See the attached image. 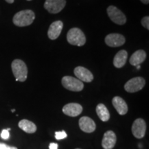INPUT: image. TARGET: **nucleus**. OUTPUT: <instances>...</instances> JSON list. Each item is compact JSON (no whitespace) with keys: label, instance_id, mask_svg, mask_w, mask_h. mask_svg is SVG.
<instances>
[{"label":"nucleus","instance_id":"14","mask_svg":"<svg viewBox=\"0 0 149 149\" xmlns=\"http://www.w3.org/2000/svg\"><path fill=\"white\" fill-rule=\"evenodd\" d=\"M63 29V22L61 21H56L53 22L50 26L48 31V36L52 40L58 38Z\"/></svg>","mask_w":149,"mask_h":149},{"label":"nucleus","instance_id":"6","mask_svg":"<svg viewBox=\"0 0 149 149\" xmlns=\"http://www.w3.org/2000/svg\"><path fill=\"white\" fill-rule=\"evenodd\" d=\"M146 84L145 79L141 77H136L128 80L124 85V89L128 93H135L144 88Z\"/></svg>","mask_w":149,"mask_h":149},{"label":"nucleus","instance_id":"22","mask_svg":"<svg viewBox=\"0 0 149 149\" xmlns=\"http://www.w3.org/2000/svg\"><path fill=\"white\" fill-rule=\"evenodd\" d=\"M0 136H1V137L3 139L7 140V139H8L9 137H10V133H9V131L7 129H3L2 130V131H1Z\"/></svg>","mask_w":149,"mask_h":149},{"label":"nucleus","instance_id":"24","mask_svg":"<svg viewBox=\"0 0 149 149\" xmlns=\"http://www.w3.org/2000/svg\"><path fill=\"white\" fill-rule=\"evenodd\" d=\"M58 148V144L57 143H51L49 144V149H57Z\"/></svg>","mask_w":149,"mask_h":149},{"label":"nucleus","instance_id":"19","mask_svg":"<svg viewBox=\"0 0 149 149\" xmlns=\"http://www.w3.org/2000/svg\"><path fill=\"white\" fill-rule=\"evenodd\" d=\"M96 112L98 117L102 122H107L110 119L109 111L104 104H98L96 107Z\"/></svg>","mask_w":149,"mask_h":149},{"label":"nucleus","instance_id":"10","mask_svg":"<svg viewBox=\"0 0 149 149\" xmlns=\"http://www.w3.org/2000/svg\"><path fill=\"white\" fill-rule=\"evenodd\" d=\"M74 73L77 79L81 81L91 82L93 80V75L90 70L82 66H77L74 68Z\"/></svg>","mask_w":149,"mask_h":149},{"label":"nucleus","instance_id":"23","mask_svg":"<svg viewBox=\"0 0 149 149\" xmlns=\"http://www.w3.org/2000/svg\"><path fill=\"white\" fill-rule=\"evenodd\" d=\"M0 149H18V148L15 146H8V145L3 144V143H0Z\"/></svg>","mask_w":149,"mask_h":149},{"label":"nucleus","instance_id":"12","mask_svg":"<svg viewBox=\"0 0 149 149\" xmlns=\"http://www.w3.org/2000/svg\"><path fill=\"white\" fill-rule=\"evenodd\" d=\"M117 137L112 130H108L104 135L102 141V146L104 149H112L116 144Z\"/></svg>","mask_w":149,"mask_h":149},{"label":"nucleus","instance_id":"5","mask_svg":"<svg viewBox=\"0 0 149 149\" xmlns=\"http://www.w3.org/2000/svg\"><path fill=\"white\" fill-rule=\"evenodd\" d=\"M107 13L111 21L118 25H123L126 22L125 15L114 6H110L108 7Z\"/></svg>","mask_w":149,"mask_h":149},{"label":"nucleus","instance_id":"26","mask_svg":"<svg viewBox=\"0 0 149 149\" xmlns=\"http://www.w3.org/2000/svg\"><path fill=\"white\" fill-rule=\"evenodd\" d=\"M5 1L8 3H13L14 2V0H5Z\"/></svg>","mask_w":149,"mask_h":149},{"label":"nucleus","instance_id":"25","mask_svg":"<svg viewBox=\"0 0 149 149\" xmlns=\"http://www.w3.org/2000/svg\"><path fill=\"white\" fill-rule=\"evenodd\" d=\"M140 1L144 4H148L149 3V0H140Z\"/></svg>","mask_w":149,"mask_h":149},{"label":"nucleus","instance_id":"29","mask_svg":"<svg viewBox=\"0 0 149 149\" xmlns=\"http://www.w3.org/2000/svg\"><path fill=\"white\" fill-rule=\"evenodd\" d=\"M27 1H31V0H27Z\"/></svg>","mask_w":149,"mask_h":149},{"label":"nucleus","instance_id":"11","mask_svg":"<svg viewBox=\"0 0 149 149\" xmlns=\"http://www.w3.org/2000/svg\"><path fill=\"white\" fill-rule=\"evenodd\" d=\"M82 111V107L77 103L67 104L62 109L63 113L70 117H77L81 114Z\"/></svg>","mask_w":149,"mask_h":149},{"label":"nucleus","instance_id":"3","mask_svg":"<svg viewBox=\"0 0 149 149\" xmlns=\"http://www.w3.org/2000/svg\"><path fill=\"white\" fill-rule=\"evenodd\" d=\"M67 41L70 44L81 46L86 44V36L82 31L78 28H72L67 33Z\"/></svg>","mask_w":149,"mask_h":149},{"label":"nucleus","instance_id":"28","mask_svg":"<svg viewBox=\"0 0 149 149\" xmlns=\"http://www.w3.org/2000/svg\"><path fill=\"white\" fill-rule=\"evenodd\" d=\"M15 111V109H12V110H11V112H12V113H14Z\"/></svg>","mask_w":149,"mask_h":149},{"label":"nucleus","instance_id":"7","mask_svg":"<svg viewBox=\"0 0 149 149\" xmlns=\"http://www.w3.org/2000/svg\"><path fill=\"white\" fill-rule=\"evenodd\" d=\"M66 3V0H46L44 7L50 13L56 14L64 9Z\"/></svg>","mask_w":149,"mask_h":149},{"label":"nucleus","instance_id":"18","mask_svg":"<svg viewBox=\"0 0 149 149\" xmlns=\"http://www.w3.org/2000/svg\"><path fill=\"white\" fill-rule=\"evenodd\" d=\"M19 127L27 133H34L37 130V126L34 123L28 120H22L18 124Z\"/></svg>","mask_w":149,"mask_h":149},{"label":"nucleus","instance_id":"1","mask_svg":"<svg viewBox=\"0 0 149 149\" xmlns=\"http://www.w3.org/2000/svg\"><path fill=\"white\" fill-rule=\"evenodd\" d=\"M35 19V13L31 10H24L17 13L13 19L15 25L19 27L28 26L33 24Z\"/></svg>","mask_w":149,"mask_h":149},{"label":"nucleus","instance_id":"4","mask_svg":"<svg viewBox=\"0 0 149 149\" xmlns=\"http://www.w3.org/2000/svg\"><path fill=\"white\" fill-rule=\"evenodd\" d=\"M61 84L65 88L68 90L79 92L83 90L84 84L77 78L71 76H65L61 79Z\"/></svg>","mask_w":149,"mask_h":149},{"label":"nucleus","instance_id":"9","mask_svg":"<svg viewBox=\"0 0 149 149\" xmlns=\"http://www.w3.org/2000/svg\"><path fill=\"white\" fill-rule=\"evenodd\" d=\"M125 41V37L118 33H111L105 38L106 44L110 47H119L124 45Z\"/></svg>","mask_w":149,"mask_h":149},{"label":"nucleus","instance_id":"17","mask_svg":"<svg viewBox=\"0 0 149 149\" xmlns=\"http://www.w3.org/2000/svg\"><path fill=\"white\" fill-rule=\"evenodd\" d=\"M128 58V53L125 50H121L115 55L113 59V64L117 68H122L126 64Z\"/></svg>","mask_w":149,"mask_h":149},{"label":"nucleus","instance_id":"30","mask_svg":"<svg viewBox=\"0 0 149 149\" xmlns=\"http://www.w3.org/2000/svg\"><path fill=\"white\" fill-rule=\"evenodd\" d=\"M76 149H80V148H76Z\"/></svg>","mask_w":149,"mask_h":149},{"label":"nucleus","instance_id":"8","mask_svg":"<svg viewBox=\"0 0 149 149\" xmlns=\"http://www.w3.org/2000/svg\"><path fill=\"white\" fill-rule=\"evenodd\" d=\"M146 125L143 119L139 118L134 121L132 126V133L136 138L141 139L144 137L146 133Z\"/></svg>","mask_w":149,"mask_h":149},{"label":"nucleus","instance_id":"20","mask_svg":"<svg viewBox=\"0 0 149 149\" xmlns=\"http://www.w3.org/2000/svg\"><path fill=\"white\" fill-rule=\"evenodd\" d=\"M67 137V134L64 130H61V131L55 132V138L57 140H61V139H65Z\"/></svg>","mask_w":149,"mask_h":149},{"label":"nucleus","instance_id":"13","mask_svg":"<svg viewBox=\"0 0 149 149\" xmlns=\"http://www.w3.org/2000/svg\"><path fill=\"white\" fill-rule=\"evenodd\" d=\"M79 125L82 131L85 133H93L96 128L95 123L88 117H82L79 119Z\"/></svg>","mask_w":149,"mask_h":149},{"label":"nucleus","instance_id":"16","mask_svg":"<svg viewBox=\"0 0 149 149\" xmlns=\"http://www.w3.org/2000/svg\"><path fill=\"white\" fill-rule=\"evenodd\" d=\"M146 58V52L143 50H138L135 51L130 58V64L132 66H137V65H140L141 63L144 62Z\"/></svg>","mask_w":149,"mask_h":149},{"label":"nucleus","instance_id":"15","mask_svg":"<svg viewBox=\"0 0 149 149\" xmlns=\"http://www.w3.org/2000/svg\"><path fill=\"white\" fill-rule=\"evenodd\" d=\"M113 107L116 109L117 113L121 115H124L127 113L128 112V106L126 102L120 97L116 96L113 97L112 100Z\"/></svg>","mask_w":149,"mask_h":149},{"label":"nucleus","instance_id":"2","mask_svg":"<svg viewBox=\"0 0 149 149\" xmlns=\"http://www.w3.org/2000/svg\"><path fill=\"white\" fill-rule=\"evenodd\" d=\"M13 73L16 81L24 82L27 79L28 68L26 64L21 59H15L11 64Z\"/></svg>","mask_w":149,"mask_h":149},{"label":"nucleus","instance_id":"21","mask_svg":"<svg viewBox=\"0 0 149 149\" xmlns=\"http://www.w3.org/2000/svg\"><path fill=\"white\" fill-rule=\"evenodd\" d=\"M141 24L144 26L145 29H146L147 30H149V17L148 16H146L142 18L141 19Z\"/></svg>","mask_w":149,"mask_h":149},{"label":"nucleus","instance_id":"27","mask_svg":"<svg viewBox=\"0 0 149 149\" xmlns=\"http://www.w3.org/2000/svg\"><path fill=\"white\" fill-rule=\"evenodd\" d=\"M136 67H137V69H139V68H141V66H140V65H137V66H136Z\"/></svg>","mask_w":149,"mask_h":149}]
</instances>
